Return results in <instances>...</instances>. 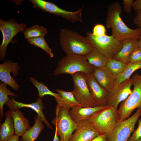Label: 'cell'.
I'll return each instance as SVG.
<instances>
[{
	"mask_svg": "<svg viewBox=\"0 0 141 141\" xmlns=\"http://www.w3.org/2000/svg\"><path fill=\"white\" fill-rule=\"evenodd\" d=\"M141 116V108H138L132 116L121 120L113 130L107 135V141H127L134 130L135 124Z\"/></svg>",
	"mask_w": 141,
	"mask_h": 141,
	"instance_id": "cell-9",
	"label": "cell"
},
{
	"mask_svg": "<svg viewBox=\"0 0 141 141\" xmlns=\"http://www.w3.org/2000/svg\"><path fill=\"white\" fill-rule=\"evenodd\" d=\"M105 27L100 24H96L93 27L92 34L96 36L99 37L106 35Z\"/></svg>",
	"mask_w": 141,
	"mask_h": 141,
	"instance_id": "cell-33",
	"label": "cell"
},
{
	"mask_svg": "<svg viewBox=\"0 0 141 141\" xmlns=\"http://www.w3.org/2000/svg\"><path fill=\"white\" fill-rule=\"evenodd\" d=\"M71 75L73 85L72 92L76 100L82 107L97 106L90 91L85 74L81 72H78Z\"/></svg>",
	"mask_w": 141,
	"mask_h": 141,
	"instance_id": "cell-8",
	"label": "cell"
},
{
	"mask_svg": "<svg viewBox=\"0 0 141 141\" xmlns=\"http://www.w3.org/2000/svg\"><path fill=\"white\" fill-rule=\"evenodd\" d=\"M34 123L21 137L20 141H34L44 128L43 121L38 115L34 117Z\"/></svg>",
	"mask_w": 141,
	"mask_h": 141,
	"instance_id": "cell-23",
	"label": "cell"
},
{
	"mask_svg": "<svg viewBox=\"0 0 141 141\" xmlns=\"http://www.w3.org/2000/svg\"><path fill=\"white\" fill-rule=\"evenodd\" d=\"M47 33L46 29L43 27L35 25L27 28L23 32L26 39L39 37H44Z\"/></svg>",
	"mask_w": 141,
	"mask_h": 141,
	"instance_id": "cell-29",
	"label": "cell"
},
{
	"mask_svg": "<svg viewBox=\"0 0 141 141\" xmlns=\"http://www.w3.org/2000/svg\"><path fill=\"white\" fill-rule=\"evenodd\" d=\"M6 118L3 123L0 122V141H6L15 135V129L11 110L5 113Z\"/></svg>",
	"mask_w": 141,
	"mask_h": 141,
	"instance_id": "cell-21",
	"label": "cell"
},
{
	"mask_svg": "<svg viewBox=\"0 0 141 141\" xmlns=\"http://www.w3.org/2000/svg\"><path fill=\"white\" fill-rule=\"evenodd\" d=\"M133 8L135 11L141 10V0H136L134 1Z\"/></svg>",
	"mask_w": 141,
	"mask_h": 141,
	"instance_id": "cell-36",
	"label": "cell"
},
{
	"mask_svg": "<svg viewBox=\"0 0 141 141\" xmlns=\"http://www.w3.org/2000/svg\"><path fill=\"white\" fill-rule=\"evenodd\" d=\"M90 141H107V135L99 134L94 138Z\"/></svg>",
	"mask_w": 141,
	"mask_h": 141,
	"instance_id": "cell-37",
	"label": "cell"
},
{
	"mask_svg": "<svg viewBox=\"0 0 141 141\" xmlns=\"http://www.w3.org/2000/svg\"><path fill=\"white\" fill-rule=\"evenodd\" d=\"M7 85L5 83H0V122H1L4 114L3 111V106L6 102L9 101L10 98L8 96L17 97L18 94L12 93L10 90L7 87Z\"/></svg>",
	"mask_w": 141,
	"mask_h": 141,
	"instance_id": "cell-25",
	"label": "cell"
},
{
	"mask_svg": "<svg viewBox=\"0 0 141 141\" xmlns=\"http://www.w3.org/2000/svg\"><path fill=\"white\" fill-rule=\"evenodd\" d=\"M138 126L127 141H141V119H138Z\"/></svg>",
	"mask_w": 141,
	"mask_h": 141,
	"instance_id": "cell-32",
	"label": "cell"
},
{
	"mask_svg": "<svg viewBox=\"0 0 141 141\" xmlns=\"http://www.w3.org/2000/svg\"><path fill=\"white\" fill-rule=\"evenodd\" d=\"M128 65V64L112 58L109 59L106 66L110 72L117 78L124 72Z\"/></svg>",
	"mask_w": 141,
	"mask_h": 141,
	"instance_id": "cell-26",
	"label": "cell"
},
{
	"mask_svg": "<svg viewBox=\"0 0 141 141\" xmlns=\"http://www.w3.org/2000/svg\"><path fill=\"white\" fill-rule=\"evenodd\" d=\"M138 40V47L141 49V35L140 36Z\"/></svg>",
	"mask_w": 141,
	"mask_h": 141,
	"instance_id": "cell-40",
	"label": "cell"
},
{
	"mask_svg": "<svg viewBox=\"0 0 141 141\" xmlns=\"http://www.w3.org/2000/svg\"><path fill=\"white\" fill-rule=\"evenodd\" d=\"M27 42L30 44L38 46L45 51L51 58L54 55L52 49L47 44L44 37H39L28 38Z\"/></svg>",
	"mask_w": 141,
	"mask_h": 141,
	"instance_id": "cell-30",
	"label": "cell"
},
{
	"mask_svg": "<svg viewBox=\"0 0 141 141\" xmlns=\"http://www.w3.org/2000/svg\"><path fill=\"white\" fill-rule=\"evenodd\" d=\"M53 141H60V138L57 135V130L56 128H55L54 136Z\"/></svg>",
	"mask_w": 141,
	"mask_h": 141,
	"instance_id": "cell-39",
	"label": "cell"
},
{
	"mask_svg": "<svg viewBox=\"0 0 141 141\" xmlns=\"http://www.w3.org/2000/svg\"><path fill=\"white\" fill-rule=\"evenodd\" d=\"M92 74L97 81L108 92L113 88L116 80L117 77L106 66L95 68Z\"/></svg>",
	"mask_w": 141,
	"mask_h": 141,
	"instance_id": "cell-18",
	"label": "cell"
},
{
	"mask_svg": "<svg viewBox=\"0 0 141 141\" xmlns=\"http://www.w3.org/2000/svg\"><path fill=\"white\" fill-rule=\"evenodd\" d=\"M122 8L119 2L116 1L109 4L107 11L106 25L111 30L112 35L122 42L127 38L138 39L141 35V29L129 28L121 19Z\"/></svg>",
	"mask_w": 141,
	"mask_h": 141,
	"instance_id": "cell-1",
	"label": "cell"
},
{
	"mask_svg": "<svg viewBox=\"0 0 141 141\" xmlns=\"http://www.w3.org/2000/svg\"><path fill=\"white\" fill-rule=\"evenodd\" d=\"M30 79L32 84L37 88L39 98L42 99L44 96L46 95L52 96L55 99L60 97V95L59 93L53 92L43 83L39 82L33 77H30Z\"/></svg>",
	"mask_w": 141,
	"mask_h": 141,
	"instance_id": "cell-28",
	"label": "cell"
},
{
	"mask_svg": "<svg viewBox=\"0 0 141 141\" xmlns=\"http://www.w3.org/2000/svg\"><path fill=\"white\" fill-rule=\"evenodd\" d=\"M85 57L88 62L96 68L106 66L110 59L94 48Z\"/></svg>",
	"mask_w": 141,
	"mask_h": 141,
	"instance_id": "cell-24",
	"label": "cell"
},
{
	"mask_svg": "<svg viewBox=\"0 0 141 141\" xmlns=\"http://www.w3.org/2000/svg\"><path fill=\"white\" fill-rule=\"evenodd\" d=\"M34 8L60 16L72 22L82 21V10L83 7L78 10L71 12L62 9L54 4L43 0H29Z\"/></svg>",
	"mask_w": 141,
	"mask_h": 141,
	"instance_id": "cell-11",
	"label": "cell"
},
{
	"mask_svg": "<svg viewBox=\"0 0 141 141\" xmlns=\"http://www.w3.org/2000/svg\"><path fill=\"white\" fill-rule=\"evenodd\" d=\"M106 107H84L77 106L71 109L69 113L72 119L78 124L88 120L96 113Z\"/></svg>",
	"mask_w": 141,
	"mask_h": 141,
	"instance_id": "cell-17",
	"label": "cell"
},
{
	"mask_svg": "<svg viewBox=\"0 0 141 141\" xmlns=\"http://www.w3.org/2000/svg\"><path fill=\"white\" fill-rule=\"evenodd\" d=\"M131 78L133 89L127 98L121 102L118 109L122 121L129 118L135 109L141 108V74L135 73Z\"/></svg>",
	"mask_w": 141,
	"mask_h": 141,
	"instance_id": "cell-6",
	"label": "cell"
},
{
	"mask_svg": "<svg viewBox=\"0 0 141 141\" xmlns=\"http://www.w3.org/2000/svg\"><path fill=\"white\" fill-rule=\"evenodd\" d=\"M19 138V137L15 135H14L6 141H20Z\"/></svg>",
	"mask_w": 141,
	"mask_h": 141,
	"instance_id": "cell-38",
	"label": "cell"
},
{
	"mask_svg": "<svg viewBox=\"0 0 141 141\" xmlns=\"http://www.w3.org/2000/svg\"><path fill=\"white\" fill-rule=\"evenodd\" d=\"M140 69H141V62L135 64H128V66L124 72L117 78L113 87L118 85L130 78L135 71Z\"/></svg>",
	"mask_w": 141,
	"mask_h": 141,
	"instance_id": "cell-27",
	"label": "cell"
},
{
	"mask_svg": "<svg viewBox=\"0 0 141 141\" xmlns=\"http://www.w3.org/2000/svg\"><path fill=\"white\" fill-rule=\"evenodd\" d=\"M10 110L14 122L15 135L19 137H21L31 128L30 122L20 110Z\"/></svg>",
	"mask_w": 141,
	"mask_h": 141,
	"instance_id": "cell-20",
	"label": "cell"
},
{
	"mask_svg": "<svg viewBox=\"0 0 141 141\" xmlns=\"http://www.w3.org/2000/svg\"><path fill=\"white\" fill-rule=\"evenodd\" d=\"M133 0H123V10L125 12L127 13H131L133 8Z\"/></svg>",
	"mask_w": 141,
	"mask_h": 141,
	"instance_id": "cell-34",
	"label": "cell"
},
{
	"mask_svg": "<svg viewBox=\"0 0 141 141\" xmlns=\"http://www.w3.org/2000/svg\"></svg>",
	"mask_w": 141,
	"mask_h": 141,
	"instance_id": "cell-41",
	"label": "cell"
},
{
	"mask_svg": "<svg viewBox=\"0 0 141 141\" xmlns=\"http://www.w3.org/2000/svg\"><path fill=\"white\" fill-rule=\"evenodd\" d=\"M86 34L93 48L109 58H113L122 47L121 42L112 35L98 37L90 32H87Z\"/></svg>",
	"mask_w": 141,
	"mask_h": 141,
	"instance_id": "cell-7",
	"label": "cell"
},
{
	"mask_svg": "<svg viewBox=\"0 0 141 141\" xmlns=\"http://www.w3.org/2000/svg\"><path fill=\"white\" fill-rule=\"evenodd\" d=\"M121 120L118 109L108 106L96 113L88 120L99 134L107 135Z\"/></svg>",
	"mask_w": 141,
	"mask_h": 141,
	"instance_id": "cell-4",
	"label": "cell"
},
{
	"mask_svg": "<svg viewBox=\"0 0 141 141\" xmlns=\"http://www.w3.org/2000/svg\"><path fill=\"white\" fill-rule=\"evenodd\" d=\"M27 28L25 23L19 24L14 19L5 21L0 19V29L3 37L0 46L1 61L5 59L7 48L13 38L19 33H23Z\"/></svg>",
	"mask_w": 141,
	"mask_h": 141,
	"instance_id": "cell-10",
	"label": "cell"
},
{
	"mask_svg": "<svg viewBox=\"0 0 141 141\" xmlns=\"http://www.w3.org/2000/svg\"><path fill=\"white\" fill-rule=\"evenodd\" d=\"M99 135L89 120L78 124L68 141H90Z\"/></svg>",
	"mask_w": 141,
	"mask_h": 141,
	"instance_id": "cell-15",
	"label": "cell"
},
{
	"mask_svg": "<svg viewBox=\"0 0 141 141\" xmlns=\"http://www.w3.org/2000/svg\"><path fill=\"white\" fill-rule=\"evenodd\" d=\"M130 63L135 64L141 62V49L139 47L135 49L129 57Z\"/></svg>",
	"mask_w": 141,
	"mask_h": 141,
	"instance_id": "cell-31",
	"label": "cell"
},
{
	"mask_svg": "<svg viewBox=\"0 0 141 141\" xmlns=\"http://www.w3.org/2000/svg\"><path fill=\"white\" fill-rule=\"evenodd\" d=\"M85 77L90 93L97 106H108V91L97 81L92 73L85 74Z\"/></svg>",
	"mask_w": 141,
	"mask_h": 141,
	"instance_id": "cell-13",
	"label": "cell"
},
{
	"mask_svg": "<svg viewBox=\"0 0 141 141\" xmlns=\"http://www.w3.org/2000/svg\"><path fill=\"white\" fill-rule=\"evenodd\" d=\"M122 47L120 51L113 58L125 63H129V57L131 52L138 48V39L130 38L122 42Z\"/></svg>",
	"mask_w": 141,
	"mask_h": 141,
	"instance_id": "cell-19",
	"label": "cell"
},
{
	"mask_svg": "<svg viewBox=\"0 0 141 141\" xmlns=\"http://www.w3.org/2000/svg\"><path fill=\"white\" fill-rule=\"evenodd\" d=\"M132 85V78H130L113 87L108 92V106L118 109L119 104L126 99L131 92Z\"/></svg>",
	"mask_w": 141,
	"mask_h": 141,
	"instance_id": "cell-12",
	"label": "cell"
},
{
	"mask_svg": "<svg viewBox=\"0 0 141 141\" xmlns=\"http://www.w3.org/2000/svg\"><path fill=\"white\" fill-rule=\"evenodd\" d=\"M95 68L88 62L85 56L67 55L58 62L53 74L55 76L63 74L72 75L78 72L86 74L92 73Z\"/></svg>",
	"mask_w": 141,
	"mask_h": 141,
	"instance_id": "cell-3",
	"label": "cell"
},
{
	"mask_svg": "<svg viewBox=\"0 0 141 141\" xmlns=\"http://www.w3.org/2000/svg\"><path fill=\"white\" fill-rule=\"evenodd\" d=\"M59 39L61 46L67 55L85 56L94 48L86 37L69 29L61 31Z\"/></svg>",
	"mask_w": 141,
	"mask_h": 141,
	"instance_id": "cell-2",
	"label": "cell"
},
{
	"mask_svg": "<svg viewBox=\"0 0 141 141\" xmlns=\"http://www.w3.org/2000/svg\"><path fill=\"white\" fill-rule=\"evenodd\" d=\"M136 11V14L133 19V22L138 28L141 29V10Z\"/></svg>",
	"mask_w": 141,
	"mask_h": 141,
	"instance_id": "cell-35",
	"label": "cell"
},
{
	"mask_svg": "<svg viewBox=\"0 0 141 141\" xmlns=\"http://www.w3.org/2000/svg\"><path fill=\"white\" fill-rule=\"evenodd\" d=\"M59 93V97L55 98L58 105L64 107L70 110L72 108L77 106L82 107L75 99L72 92H68L56 89Z\"/></svg>",
	"mask_w": 141,
	"mask_h": 141,
	"instance_id": "cell-22",
	"label": "cell"
},
{
	"mask_svg": "<svg viewBox=\"0 0 141 141\" xmlns=\"http://www.w3.org/2000/svg\"><path fill=\"white\" fill-rule=\"evenodd\" d=\"M42 99L39 98L35 102L29 104H26L15 101L14 98L12 97L11 99L5 103L7 107L10 110L16 111L20 110L22 107L29 108L35 111L37 113L38 117L44 122L48 127L51 129L53 128L48 122L44 116L43 110L44 109Z\"/></svg>",
	"mask_w": 141,
	"mask_h": 141,
	"instance_id": "cell-16",
	"label": "cell"
},
{
	"mask_svg": "<svg viewBox=\"0 0 141 141\" xmlns=\"http://www.w3.org/2000/svg\"><path fill=\"white\" fill-rule=\"evenodd\" d=\"M20 69V66L17 62L14 63L10 60H5L0 64V80L10 86L14 90H18L19 86L11 77L10 73L12 72V76L15 77L18 75Z\"/></svg>",
	"mask_w": 141,
	"mask_h": 141,
	"instance_id": "cell-14",
	"label": "cell"
},
{
	"mask_svg": "<svg viewBox=\"0 0 141 141\" xmlns=\"http://www.w3.org/2000/svg\"><path fill=\"white\" fill-rule=\"evenodd\" d=\"M69 111L57 105L56 116L51 121L57 129V135L60 141H68L77 126L78 124L70 117Z\"/></svg>",
	"mask_w": 141,
	"mask_h": 141,
	"instance_id": "cell-5",
	"label": "cell"
}]
</instances>
